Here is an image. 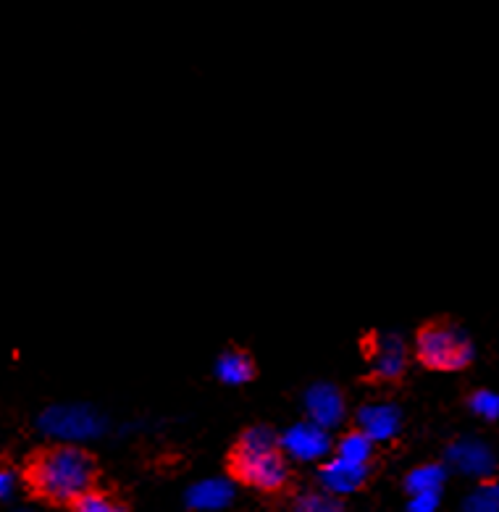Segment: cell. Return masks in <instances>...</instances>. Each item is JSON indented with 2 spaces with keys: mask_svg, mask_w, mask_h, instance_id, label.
I'll use <instances>...</instances> for the list:
<instances>
[{
  "mask_svg": "<svg viewBox=\"0 0 499 512\" xmlns=\"http://www.w3.org/2000/svg\"><path fill=\"white\" fill-rule=\"evenodd\" d=\"M98 465L77 444H58L32 457L27 484L37 497L56 505H71L85 491L95 489Z\"/></svg>",
  "mask_w": 499,
  "mask_h": 512,
  "instance_id": "6da1fadb",
  "label": "cell"
},
{
  "mask_svg": "<svg viewBox=\"0 0 499 512\" xmlns=\"http://www.w3.org/2000/svg\"><path fill=\"white\" fill-rule=\"evenodd\" d=\"M229 470L239 484L261 491H279L289 478L287 460L279 449V434L271 426H250L242 431Z\"/></svg>",
  "mask_w": 499,
  "mask_h": 512,
  "instance_id": "7a4b0ae2",
  "label": "cell"
},
{
  "mask_svg": "<svg viewBox=\"0 0 499 512\" xmlns=\"http://www.w3.org/2000/svg\"><path fill=\"white\" fill-rule=\"evenodd\" d=\"M415 355L431 371H463L476 358V347L455 323L431 321L415 337Z\"/></svg>",
  "mask_w": 499,
  "mask_h": 512,
  "instance_id": "3957f363",
  "label": "cell"
},
{
  "mask_svg": "<svg viewBox=\"0 0 499 512\" xmlns=\"http://www.w3.org/2000/svg\"><path fill=\"white\" fill-rule=\"evenodd\" d=\"M37 428L43 431L48 439L61 444H79L98 439L106 431V418L98 413L92 405L85 402H71V405H50L45 407Z\"/></svg>",
  "mask_w": 499,
  "mask_h": 512,
  "instance_id": "277c9868",
  "label": "cell"
},
{
  "mask_svg": "<svg viewBox=\"0 0 499 512\" xmlns=\"http://www.w3.org/2000/svg\"><path fill=\"white\" fill-rule=\"evenodd\" d=\"M331 447H334V442H331L329 431L310 421L295 423L284 434H279V449L287 452L292 460H300V463H318V460H324Z\"/></svg>",
  "mask_w": 499,
  "mask_h": 512,
  "instance_id": "5b68a950",
  "label": "cell"
},
{
  "mask_svg": "<svg viewBox=\"0 0 499 512\" xmlns=\"http://www.w3.org/2000/svg\"><path fill=\"white\" fill-rule=\"evenodd\" d=\"M447 465L455 468L457 473H463L468 478H489L497 470V455L486 442L476 439V436H463L447 447Z\"/></svg>",
  "mask_w": 499,
  "mask_h": 512,
  "instance_id": "8992f818",
  "label": "cell"
},
{
  "mask_svg": "<svg viewBox=\"0 0 499 512\" xmlns=\"http://www.w3.org/2000/svg\"><path fill=\"white\" fill-rule=\"evenodd\" d=\"M368 363L376 379H400L408 368V344L400 334H373L368 342Z\"/></svg>",
  "mask_w": 499,
  "mask_h": 512,
  "instance_id": "52a82bcc",
  "label": "cell"
},
{
  "mask_svg": "<svg viewBox=\"0 0 499 512\" xmlns=\"http://www.w3.org/2000/svg\"><path fill=\"white\" fill-rule=\"evenodd\" d=\"M303 405L305 413H308V421L326 428V431L337 428L347 415L345 394L339 392V386L329 384V381H318V384L308 386Z\"/></svg>",
  "mask_w": 499,
  "mask_h": 512,
  "instance_id": "ba28073f",
  "label": "cell"
},
{
  "mask_svg": "<svg viewBox=\"0 0 499 512\" xmlns=\"http://www.w3.org/2000/svg\"><path fill=\"white\" fill-rule=\"evenodd\" d=\"M360 434H366L373 444L389 442L400 434L402 428V413L400 407L392 402H368L355 415Z\"/></svg>",
  "mask_w": 499,
  "mask_h": 512,
  "instance_id": "9c48e42d",
  "label": "cell"
},
{
  "mask_svg": "<svg viewBox=\"0 0 499 512\" xmlns=\"http://www.w3.org/2000/svg\"><path fill=\"white\" fill-rule=\"evenodd\" d=\"M366 478L368 465L347 463L342 457H331V460H326V463L318 468V484H321V491L334 494V497H345V494L358 491L360 486L366 484Z\"/></svg>",
  "mask_w": 499,
  "mask_h": 512,
  "instance_id": "30bf717a",
  "label": "cell"
},
{
  "mask_svg": "<svg viewBox=\"0 0 499 512\" xmlns=\"http://www.w3.org/2000/svg\"><path fill=\"white\" fill-rule=\"evenodd\" d=\"M187 507L197 512H216L232 505L234 499V484L229 478H205L197 481L184 494Z\"/></svg>",
  "mask_w": 499,
  "mask_h": 512,
  "instance_id": "8fae6325",
  "label": "cell"
},
{
  "mask_svg": "<svg viewBox=\"0 0 499 512\" xmlns=\"http://www.w3.org/2000/svg\"><path fill=\"white\" fill-rule=\"evenodd\" d=\"M216 379L226 386H242L255 376L253 358L242 350H226L216 360Z\"/></svg>",
  "mask_w": 499,
  "mask_h": 512,
  "instance_id": "7c38bea8",
  "label": "cell"
},
{
  "mask_svg": "<svg viewBox=\"0 0 499 512\" xmlns=\"http://www.w3.org/2000/svg\"><path fill=\"white\" fill-rule=\"evenodd\" d=\"M447 481V468L439 463H426L410 470L405 478V489L408 494H442V486Z\"/></svg>",
  "mask_w": 499,
  "mask_h": 512,
  "instance_id": "4fadbf2b",
  "label": "cell"
},
{
  "mask_svg": "<svg viewBox=\"0 0 499 512\" xmlns=\"http://www.w3.org/2000/svg\"><path fill=\"white\" fill-rule=\"evenodd\" d=\"M337 455L334 457H342L347 463H355V465H368L373 457V442L368 439L366 434H360L358 428L355 431H347L337 444Z\"/></svg>",
  "mask_w": 499,
  "mask_h": 512,
  "instance_id": "5bb4252c",
  "label": "cell"
},
{
  "mask_svg": "<svg viewBox=\"0 0 499 512\" xmlns=\"http://www.w3.org/2000/svg\"><path fill=\"white\" fill-rule=\"evenodd\" d=\"M71 512H127V505L108 491L90 489L71 502Z\"/></svg>",
  "mask_w": 499,
  "mask_h": 512,
  "instance_id": "9a60e30c",
  "label": "cell"
},
{
  "mask_svg": "<svg viewBox=\"0 0 499 512\" xmlns=\"http://www.w3.org/2000/svg\"><path fill=\"white\" fill-rule=\"evenodd\" d=\"M463 512H499V481H484L463 499Z\"/></svg>",
  "mask_w": 499,
  "mask_h": 512,
  "instance_id": "2e32d148",
  "label": "cell"
},
{
  "mask_svg": "<svg viewBox=\"0 0 499 512\" xmlns=\"http://www.w3.org/2000/svg\"><path fill=\"white\" fill-rule=\"evenodd\" d=\"M292 512H345L342 499L326 491H305L295 499Z\"/></svg>",
  "mask_w": 499,
  "mask_h": 512,
  "instance_id": "e0dca14e",
  "label": "cell"
},
{
  "mask_svg": "<svg viewBox=\"0 0 499 512\" xmlns=\"http://www.w3.org/2000/svg\"><path fill=\"white\" fill-rule=\"evenodd\" d=\"M468 405H471V410L478 418L499 421V394L492 392V389H478V392H473Z\"/></svg>",
  "mask_w": 499,
  "mask_h": 512,
  "instance_id": "ac0fdd59",
  "label": "cell"
},
{
  "mask_svg": "<svg viewBox=\"0 0 499 512\" xmlns=\"http://www.w3.org/2000/svg\"><path fill=\"white\" fill-rule=\"evenodd\" d=\"M442 494H413L408 502V512H439Z\"/></svg>",
  "mask_w": 499,
  "mask_h": 512,
  "instance_id": "d6986e66",
  "label": "cell"
},
{
  "mask_svg": "<svg viewBox=\"0 0 499 512\" xmlns=\"http://www.w3.org/2000/svg\"><path fill=\"white\" fill-rule=\"evenodd\" d=\"M14 489H16L14 473H11V470H0V502L11 497V494H14Z\"/></svg>",
  "mask_w": 499,
  "mask_h": 512,
  "instance_id": "ffe728a7",
  "label": "cell"
},
{
  "mask_svg": "<svg viewBox=\"0 0 499 512\" xmlns=\"http://www.w3.org/2000/svg\"><path fill=\"white\" fill-rule=\"evenodd\" d=\"M16 512H32V510H16Z\"/></svg>",
  "mask_w": 499,
  "mask_h": 512,
  "instance_id": "44dd1931",
  "label": "cell"
}]
</instances>
